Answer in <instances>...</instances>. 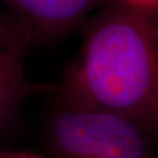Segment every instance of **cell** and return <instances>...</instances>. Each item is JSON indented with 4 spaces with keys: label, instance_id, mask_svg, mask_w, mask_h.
<instances>
[{
    "label": "cell",
    "instance_id": "4",
    "mask_svg": "<svg viewBox=\"0 0 158 158\" xmlns=\"http://www.w3.org/2000/svg\"><path fill=\"white\" fill-rule=\"evenodd\" d=\"M5 12L35 40L68 33L110 0H1Z\"/></svg>",
    "mask_w": 158,
    "mask_h": 158
},
{
    "label": "cell",
    "instance_id": "5",
    "mask_svg": "<svg viewBox=\"0 0 158 158\" xmlns=\"http://www.w3.org/2000/svg\"><path fill=\"white\" fill-rule=\"evenodd\" d=\"M121 1L145 10H157L158 5V0H121Z\"/></svg>",
    "mask_w": 158,
    "mask_h": 158
},
{
    "label": "cell",
    "instance_id": "1",
    "mask_svg": "<svg viewBox=\"0 0 158 158\" xmlns=\"http://www.w3.org/2000/svg\"><path fill=\"white\" fill-rule=\"evenodd\" d=\"M60 103L114 114L151 136L158 122L157 10L110 0L87 19Z\"/></svg>",
    "mask_w": 158,
    "mask_h": 158
},
{
    "label": "cell",
    "instance_id": "6",
    "mask_svg": "<svg viewBox=\"0 0 158 158\" xmlns=\"http://www.w3.org/2000/svg\"><path fill=\"white\" fill-rule=\"evenodd\" d=\"M0 158H42V157L39 156V155L25 152V151H19V152L2 151V152H0Z\"/></svg>",
    "mask_w": 158,
    "mask_h": 158
},
{
    "label": "cell",
    "instance_id": "3",
    "mask_svg": "<svg viewBox=\"0 0 158 158\" xmlns=\"http://www.w3.org/2000/svg\"><path fill=\"white\" fill-rule=\"evenodd\" d=\"M34 41L27 29L0 10V136L13 124L31 90L23 66Z\"/></svg>",
    "mask_w": 158,
    "mask_h": 158
},
{
    "label": "cell",
    "instance_id": "2",
    "mask_svg": "<svg viewBox=\"0 0 158 158\" xmlns=\"http://www.w3.org/2000/svg\"><path fill=\"white\" fill-rule=\"evenodd\" d=\"M46 147L52 158H157L135 123L61 103L46 128Z\"/></svg>",
    "mask_w": 158,
    "mask_h": 158
}]
</instances>
